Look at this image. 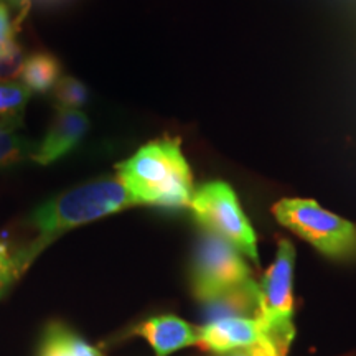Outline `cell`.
Wrapping results in <instances>:
<instances>
[{
    "mask_svg": "<svg viewBox=\"0 0 356 356\" xmlns=\"http://www.w3.org/2000/svg\"><path fill=\"white\" fill-rule=\"evenodd\" d=\"M118 177L137 204L190 207L193 177L180 149V140H154L118 167Z\"/></svg>",
    "mask_w": 356,
    "mask_h": 356,
    "instance_id": "obj_1",
    "label": "cell"
},
{
    "mask_svg": "<svg viewBox=\"0 0 356 356\" xmlns=\"http://www.w3.org/2000/svg\"><path fill=\"white\" fill-rule=\"evenodd\" d=\"M136 204L131 191L119 177L99 178L51 198L33 213L32 225L40 231V236L24 249L25 264L29 266L47 244L66 231Z\"/></svg>",
    "mask_w": 356,
    "mask_h": 356,
    "instance_id": "obj_2",
    "label": "cell"
},
{
    "mask_svg": "<svg viewBox=\"0 0 356 356\" xmlns=\"http://www.w3.org/2000/svg\"><path fill=\"white\" fill-rule=\"evenodd\" d=\"M293 266L296 249L280 239L277 256L259 286V320L264 348L270 356H287L296 335L293 328Z\"/></svg>",
    "mask_w": 356,
    "mask_h": 356,
    "instance_id": "obj_3",
    "label": "cell"
},
{
    "mask_svg": "<svg viewBox=\"0 0 356 356\" xmlns=\"http://www.w3.org/2000/svg\"><path fill=\"white\" fill-rule=\"evenodd\" d=\"M282 226L293 231L332 259L356 257V226L348 220L323 210L312 200L286 198L273 208Z\"/></svg>",
    "mask_w": 356,
    "mask_h": 356,
    "instance_id": "obj_4",
    "label": "cell"
},
{
    "mask_svg": "<svg viewBox=\"0 0 356 356\" xmlns=\"http://www.w3.org/2000/svg\"><path fill=\"white\" fill-rule=\"evenodd\" d=\"M249 267L233 244L207 231L197 246L191 266V287L203 304L251 284Z\"/></svg>",
    "mask_w": 356,
    "mask_h": 356,
    "instance_id": "obj_5",
    "label": "cell"
},
{
    "mask_svg": "<svg viewBox=\"0 0 356 356\" xmlns=\"http://www.w3.org/2000/svg\"><path fill=\"white\" fill-rule=\"evenodd\" d=\"M190 208L204 229L233 244L252 262H259L257 239L233 188L222 181H210L195 190Z\"/></svg>",
    "mask_w": 356,
    "mask_h": 356,
    "instance_id": "obj_6",
    "label": "cell"
},
{
    "mask_svg": "<svg viewBox=\"0 0 356 356\" xmlns=\"http://www.w3.org/2000/svg\"><path fill=\"white\" fill-rule=\"evenodd\" d=\"M198 345L215 353H233L256 345L264 346V335L257 318L226 317L208 322L198 330Z\"/></svg>",
    "mask_w": 356,
    "mask_h": 356,
    "instance_id": "obj_7",
    "label": "cell"
},
{
    "mask_svg": "<svg viewBox=\"0 0 356 356\" xmlns=\"http://www.w3.org/2000/svg\"><path fill=\"white\" fill-rule=\"evenodd\" d=\"M89 127L88 118L78 109H60L53 119L42 144L32 154L40 165H50L68 155L84 137Z\"/></svg>",
    "mask_w": 356,
    "mask_h": 356,
    "instance_id": "obj_8",
    "label": "cell"
},
{
    "mask_svg": "<svg viewBox=\"0 0 356 356\" xmlns=\"http://www.w3.org/2000/svg\"><path fill=\"white\" fill-rule=\"evenodd\" d=\"M134 333L144 337L157 356H168L177 350L198 345V332L173 315L145 320L134 328Z\"/></svg>",
    "mask_w": 356,
    "mask_h": 356,
    "instance_id": "obj_9",
    "label": "cell"
},
{
    "mask_svg": "<svg viewBox=\"0 0 356 356\" xmlns=\"http://www.w3.org/2000/svg\"><path fill=\"white\" fill-rule=\"evenodd\" d=\"M60 78V63L56 58L47 53H37L26 58L22 70V83L30 91L47 92L51 86H55Z\"/></svg>",
    "mask_w": 356,
    "mask_h": 356,
    "instance_id": "obj_10",
    "label": "cell"
},
{
    "mask_svg": "<svg viewBox=\"0 0 356 356\" xmlns=\"http://www.w3.org/2000/svg\"><path fill=\"white\" fill-rule=\"evenodd\" d=\"M29 99L30 89L24 83H0V126L8 129L19 126Z\"/></svg>",
    "mask_w": 356,
    "mask_h": 356,
    "instance_id": "obj_11",
    "label": "cell"
},
{
    "mask_svg": "<svg viewBox=\"0 0 356 356\" xmlns=\"http://www.w3.org/2000/svg\"><path fill=\"white\" fill-rule=\"evenodd\" d=\"M74 335L76 333L63 325H50L40 346V356H78L74 350Z\"/></svg>",
    "mask_w": 356,
    "mask_h": 356,
    "instance_id": "obj_12",
    "label": "cell"
},
{
    "mask_svg": "<svg viewBox=\"0 0 356 356\" xmlns=\"http://www.w3.org/2000/svg\"><path fill=\"white\" fill-rule=\"evenodd\" d=\"M55 101L60 109H78L88 101V89L78 79L60 78L55 84Z\"/></svg>",
    "mask_w": 356,
    "mask_h": 356,
    "instance_id": "obj_13",
    "label": "cell"
},
{
    "mask_svg": "<svg viewBox=\"0 0 356 356\" xmlns=\"http://www.w3.org/2000/svg\"><path fill=\"white\" fill-rule=\"evenodd\" d=\"M32 147L22 137L12 132V129L0 126V167L20 162L29 154H33Z\"/></svg>",
    "mask_w": 356,
    "mask_h": 356,
    "instance_id": "obj_14",
    "label": "cell"
},
{
    "mask_svg": "<svg viewBox=\"0 0 356 356\" xmlns=\"http://www.w3.org/2000/svg\"><path fill=\"white\" fill-rule=\"evenodd\" d=\"M26 269L24 252H13L10 246L0 241V292L12 282L17 275Z\"/></svg>",
    "mask_w": 356,
    "mask_h": 356,
    "instance_id": "obj_15",
    "label": "cell"
},
{
    "mask_svg": "<svg viewBox=\"0 0 356 356\" xmlns=\"http://www.w3.org/2000/svg\"><path fill=\"white\" fill-rule=\"evenodd\" d=\"M24 63L25 58L19 44L15 42L8 44L6 50L0 53V83H7L22 74Z\"/></svg>",
    "mask_w": 356,
    "mask_h": 356,
    "instance_id": "obj_16",
    "label": "cell"
},
{
    "mask_svg": "<svg viewBox=\"0 0 356 356\" xmlns=\"http://www.w3.org/2000/svg\"><path fill=\"white\" fill-rule=\"evenodd\" d=\"M13 43V24L8 8L0 2V53Z\"/></svg>",
    "mask_w": 356,
    "mask_h": 356,
    "instance_id": "obj_17",
    "label": "cell"
}]
</instances>
